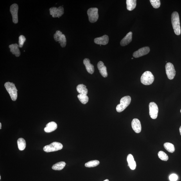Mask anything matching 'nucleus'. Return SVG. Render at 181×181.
<instances>
[{"mask_svg":"<svg viewBox=\"0 0 181 181\" xmlns=\"http://www.w3.org/2000/svg\"><path fill=\"white\" fill-rule=\"evenodd\" d=\"M171 22L175 34L180 35L181 34L179 15L177 12H174L171 15Z\"/></svg>","mask_w":181,"mask_h":181,"instance_id":"1","label":"nucleus"},{"mask_svg":"<svg viewBox=\"0 0 181 181\" xmlns=\"http://www.w3.org/2000/svg\"><path fill=\"white\" fill-rule=\"evenodd\" d=\"M4 86L10 94L12 100L13 101L16 100L18 97V90L14 83L9 82H6L4 84Z\"/></svg>","mask_w":181,"mask_h":181,"instance_id":"2","label":"nucleus"},{"mask_svg":"<svg viewBox=\"0 0 181 181\" xmlns=\"http://www.w3.org/2000/svg\"><path fill=\"white\" fill-rule=\"evenodd\" d=\"M131 101V98L130 96H127L123 97L121 100L120 103L116 106L117 112H121L123 111L130 105Z\"/></svg>","mask_w":181,"mask_h":181,"instance_id":"3","label":"nucleus"},{"mask_svg":"<svg viewBox=\"0 0 181 181\" xmlns=\"http://www.w3.org/2000/svg\"><path fill=\"white\" fill-rule=\"evenodd\" d=\"M154 80V77L152 72L147 71L142 74L141 78V82L145 85L152 84Z\"/></svg>","mask_w":181,"mask_h":181,"instance_id":"4","label":"nucleus"},{"mask_svg":"<svg viewBox=\"0 0 181 181\" xmlns=\"http://www.w3.org/2000/svg\"><path fill=\"white\" fill-rule=\"evenodd\" d=\"M62 145L58 142H53L51 144L44 147L43 150L48 153L60 150L63 148Z\"/></svg>","mask_w":181,"mask_h":181,"instance_id":"5","label":"nucleus"},{"mask_svg":"<svg viewBox=\"0 0 181 181\" xmlns=\"http://www.w3.org/2000/svg\"><path fill=\"white\" fill-rule=\"evenodd\" d=\"M87 14L89 21L91 23L97 22L99 18L98 9L96 8H90L87 11Z\"/></svg>","mask_w":181,"mask_h":181,"instance_id":"6","label":"nucleus"},{"mask_svg":"<svg viewBox=\"0 0 181 181\" xmlns=\"http://www.w3.org/2000/svg\"><path fill=\"white\" fill-rule=\"evenodd\" d=\"M54 40L56 42H58L62 47L66 46L67 40L65 35L60 31H57L54 35Z\"/></svg>","mask_w":181,"mask_h":181,"instance_id":"7","label":"nucleus"},{"mask_svg":"<svg viewBox=\"0 0 181 181\" xmlns=\"http://www.w3.org/2000/svg\"><path fill=\"white\" fill-rule=\"evenodd\" d=\"M166 72L168 78L169 80H173L176 74L175 67L170 62L167 63L166 65Z\"/></svg>","mask_w":181,"mask_h":181,"instance_id":"8","label":"nucleus"},{"mask_svg":"<svg viewBox=\"0 0 181 181\" xmlns=\"http://www.w3.org/2000/svg\"><path fill=\"white\" fill-rule=\"evenodd\" d=\"M149 114L152 119H155L157 118L158 113V108L156 104L154 102H151L149 104Z\"/></svg>","mask_w":181,"mask_h":181,"instance_id":"9","label":"nucleus"},{"mask_svg":"<svg viewBox=\"0 0 181 181\" xmlns=\"http://www.w3.org/2000/svg\"><path fill=\"white\" fill-rule=\"evenodd\" d=\"M49 11L51 15L53 18H60L64 13V8L62 6L59 7L58 8H51L49 9Z\"/></svg>","mask_w":181,"mask_h":181,"instance_id":"10","label":"nucleus"},{"mask_svg":"<svg viewBox=\"0 0 181 181\" xmlns=\"http://www.w3.org/2000/svg\"><path fill=\"white\" fill-rule=\"evenodd\" d=\"M19 7L16 4H13L10 7V11L12 14L13 23L17 24L18 22V11Z\"/></svg>","mask_w":181,"mask_h":181,"instance_id":"11","label":"nucleus"},{"mask_svg":"<svg viewBox=\"0 0 181 181\" xmlns=\"http://www.w3.org/2000/svg\"><path fill=\"white\" fill-rule=\"evenodd\" d=\"M150 51L149 47H145L140 48L133 53V56L135 58H138L142 56L146 55Z\"/></svg>","mask_w":181,"mask_h":181,"instance_id":"12","label":"nucleus"},{"mask_svg":"<svg viewBox=\"0 0 181 181\" xmlns=\"http://www.w3.org/2000/svg\"><path fill=\"white\" fill-rule=\"evenodd\" d=\"M132 126L133 129L137 133L141 132L142 127L141 123L138 119H134L132 122Z\"/></svg>","mask_w":181,"mask_h":181,"instance_id":"13","label":"nucleus"},{"mask_svg":"<svg viewBox=\"0 0 181 181\" xmlns=\"http://www.w3.org/2000/svg\"><path fill=\"white\" fill-rule=\"evenodd\" d=\"M97 67L101 75L104 78L107 77L108 76L107 68L105 66L103 62L101 61H100L97 64Z\"/></svg>","mask_w":181,"mask_h":181,"instance_id":"14","label":"nucleus"},{"mask_svg":"<svg viewBox=\"0 0 181 181\" xmlns=\"http://www.w3.org/2000/svg\"><path fill=\"white\" fill-rule=\"evenodd\" d=\"M94 41L97 44L106 45L108 44L109 42L108 36L107 35H105L102 37L95 38Z\"/></svg>","mask_w":181,"mask_h":181,"instance_id":"15","label":"nucleus"},{"mask_svg":"<svg viewBox=\"0 0 181 181\" xmlns=\"http://www.w3.org/2000/svg\"><path fill=\"white\" fill-rule=\"evenodd\" d=\"M83 64L85 65L87 71L90 74H93L94 72V65L90 63V60L88 58H85L83 61Z\"/></svg>","mask_w":181,"mask_h":181,"instance_id":"16","label":"nucleus"},{"mask_svg":"<svg viewBox=\"0 0 181 181\" xmlns=\"http://www.w3.org/2000/svg\"><path fill=\"white\" fill-rule=\"evenodd\" d=\"M132 32H130L127 34L125 37L121 40L120 44L121 46H125L129 44L132 41Z\"/></svg>","mask_w":181,"mask_h":181,"instance_id":"17","label":"nucleus"},{"mask_svg":"<svg viewBox=\"0 0 181 181\" xmlns=\"http://www.w3.org/2000/svg\"><path fill=\"white\" fill-rule=\"evenodd\" d=\"M57 127V124L55 122L52 121L46 124V127L44 128V130L45 132L51 133L55 130Z\"/></svg>","mask_w":181,"mask_h":181,"instance_id":"18","label":"nucleus"},{"mask_svg":"<svg viewBox=\"0 0 181 181\" xmlns=\"http://www.w3.org/2000/svg\"><path fill=\"white\" fill-rule=\"evenodd\" d=\"M19 47V45L17 44H11L9 46V48L10 49V51L17 57H19L21 54Z\"/></svg>","mask_w":181,"mask_h":181,"instance_id":"19","label":"nucleus"},{"mask_svg":"<svg viewBox=\"0 0 181 181\" xmlns=\"http://www.w3.org/2000/svg\"><path fill=\"white\" fill-rule=\"evenodd\" d=\"M127 160L128 163V166L130 167V169L132 170H135L136 167V163L133 156L131 154H129L128 156Z\"/></svg>","mask_w":181,"mask_h":181,"instance_id":"20","label":"nucleus"},{"mask_svg":"<svg viewBox=\"0 0 181 181\" xmlns=\"http://www.w3.org/2000/svg\"><path fill=\"white\" fill-rule=\"evenodd\" d=\"M136 0H127L126 3L127 8L129 11H132L135 8L137 5Z\"/></svg>","mask_w":181,"mask_h":181,"instance_id":"21","label":"nucleus"},{"mask_svg":"<svg viewBox=\"0 0 181 181\" xmlns=\"http://www.w3.org/2000/svg\"><path fill=\"white\" fill-rule=\"evenodd\" d=\"M76 90L80 94L87 95L88 94V90L86 86L84 85H79L76 87Z\"/></svg>","mask_w":181,"mask_h":181,"instance_id":"22","label":"nucleus"},{"mask_svg":"<svg viewBox=\"0 0 181 181\" xmlns=\"http://www.w3.org/2000/svg\"><path fill=\"white\" fill-rule=\"evenodd\" d=\"M66 165L65 162L62 161L58 162L54 164L52 166V168L54 170H60L64 168Z\"/></svg>","mask_w":181,"mask_h":181,"instance_id":"23","label":"nucleus"},{"mask_svg":"<svg viewBox=\"0 0 181 181\" xmlns=\"http://www.w3.org/2000/svg\"><path fill=\"white\" fill-rule=\"evenodd\" d=\"M17 144L18 148L21 151L24 150L26 147L25 140L22 138H20L18 139Z\"/></svg>","mask_w":181,"mask_h":181,"instance_id":"24","label":"nucleus"},{"mask_svg":"<svg viewBox=\"0 0 181 181\" xmlns=\"http://www.w3.org/2000/svg\"><path fill=\"white\" fill-rule=\"evenodd\" d=\"M164 147L170 153H173L175 151V149L174 145L170 142H166L164 144Z\"/></svg>","mask_w":181,"mask_h":181,"instance_id":"25","label":"nucleus"},{"mask_svg":"<svg viewBox=\"0 0 181 181\" xmlns=\"http://www.w3.org/2000/svg\"><path fill=\"white\" fill-rule=\"evenodd\" d=\"M78 98L81 102L84 105L86 104L89 100V98L87 95L79 94L78 95Z\"/></svg>","mask_w":181,"mask_h":181,"instance_id":"26","label":"nucleus"},{"mask_svg":"<svg viewBox=\"0 0 181 181\" xmlns=\"http://www.w3.org/2000/svg\"><path fill=\"white\" fill-rule=\"evenodd\" d=\"M99 163L100 162L98 160H92L86 163L85 164V166L86 167H89V168L93 167L98 166Z\"/></svg>","mask_w":181,"mask_h":181,"instance_id":"27","label":"nucleus"},{"mask_svg":"<svg viewBox=\"0 0 181 181\" xmlns=\"http://www.w3.org/2000/svg\"><path fill=\"white\" fill-rule=\"evenodd\" d=\"M158 156L161 160L164 161H167L169 159L168 156L163 151H160L158 154Z\"/></svg>","mask_w":181,"mask_h":181,"instance_id":"28","label":"nucleus"},{"mask_svg":"<svg viewBox=\"0 0 181 181\" xmlns=\"http://www.w3.org/2000/svg\"><path fill=\"white\" fill-rule=\"evenodd\" d=\"M150 2L154 8H158L160 7L161 5L160 0H150Z\"/></svg>","mask_w":181,"mask_h":181,"instance_id":"29","label":"nucleus"},{"mask_svg":"<svg viewBox=\"0 0 181 181\" xmlns=\"http://www.w3.org/2000/svg\"><path fill=\"white\" fill-rule=\"evenodd\" d=\"M26 40V38L23 35L20 36L19 37V47L20 48H22L23 46L24 43Z\"/></svg>","mask_w":181,"mask_h":181,"instance_id":"30","label":"nucleus"},{"mask_svg":"<svg viewBox=\"0 0 181 181\" xmlns=\"http://www.w3.org/2000/svg\"><path fill=\"white\" fill-rule=\"evenodd\" d=\"M169 179L170 181H176L178 179V176L175 174H173L169 176Z\"/></svg>","mask_w":181,"mask_h":181,"instance_id":"31","label":"nucleus"},{"mask_svg":"<svg viewBox=\"0 0 181 181\" xmlns=\"http://www.w3.org/2000/svg\"><path fill=\"white\" fill-rule=\"evenodd\" d=\"M180 135H181V126H180Z\"/></svg>","mask_w":181,"mask_h":181,"instance_id":"32","label":"nucleus"},{"mask_svg":"<svg viewBox=\"0 0 181 181\" xmlns=\"http://www.w3.org/2000/svg\"><path fill=\"white\" fill-rule=\"evenodd\" d=\"M1 129V123H0V129Z\"/></svg>","mask_w":181,"mask_h":181,"instance_id":"33","label":"nucleus"},{"mask_svg":"<svg viewBox=\"0 0 181 181\" xmlns=\"http://www.w3.org/2000/svg\"><path fill=\"white\" fill-rule=\"evenodd\" d=\"M103 181H109V180L108 179H106Z\"/></svg>","mask_w":181,"mask_h":181,"instance_id":"34","label":"nucleus"},{"mask_svg":"<svg viewBox=\"0 0 181 181\" xmlns=\"http://www.w3.org/2000/svg\"><path fill=\"white\" fill-rule=\"evenodd\" d=\"M1 176H0V180H1Z\"/></svg>","mask_w":181,"mask_h":181,"instance_id":"35","label":"nucleus"},{"mask_svg":"<svg viewBox=\"0 0 181 181\" xmlns=\"http://www.w3.org/2000/svg\"><path fill=\"white\" fill-rule=\"evenodd\" d=\"M132 59H133V58H132Z\"/></svg>","mask_w":181,"mask_h":181,"instance_id":"36","label":"nucleus"},{"mask_svg":"<svg viewBox=\"0 0 181 181\" xmlns=\"http://www.w3.org/2000/svg\"><path fill=\"white\" fill-rule=\"evenodd\" d=\"M180 112L181 113V109L180 110Z\"/></svg>","mask_w":181,"mask_h":181,"instance_id":"37","label":"nucleus"}]
</instances>
